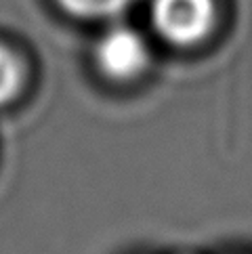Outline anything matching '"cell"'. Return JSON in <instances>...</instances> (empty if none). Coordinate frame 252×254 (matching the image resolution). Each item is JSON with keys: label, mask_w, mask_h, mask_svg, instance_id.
<instances>
[{"label": "cell", "mask_w": 252, "mask_h": 254, "mask_svg": "<svg viewBox=\"0 0 252 254\" xmlns=\"http://www.w3.org/2000/svg\"><path fill=\"white\" fill-rule=\"evenodd\" d=\"M95 63L97 69L112 82H137L151 65V49L137 30L116 25L97 40Z\"/></svg>", "instance_id": "cell-2"}, {"label": "cell", "mask_w": 252, "mask_h": 254, "mask_svg": "<svg viewBox=\"0 0 252 254\" xmlns=\"http://www.w3.org/2000/svg\"><path fill=\"white\" fill-rule=\"evenodd\" d=\"M25 71L19 57L6 47H0V107L13 103L23 88Z\"/></svg>", "instance_id": "cell-3"}, {"label": "cell", "mask_w": 252, "mask_h": 254, "mask_svg": "<svg viewBox=\"0 0 252 254\" xmlns=\"http://www.w3.org/2000/svg\"><path fill=\"white\" fill-rule=\"evenodd\" d=\"M151 25L160 40L175 49H195L217 28L214 0H151Z\"/></svg>", "instance_id": "cell-1"}, {"label": "cell", "mask_w": 252, "mask_h": 254, "mask_svg": "<svg viewBox=\"0 0 252 254\" xmlns=\"http://www.w3.org/2000/svg\"><path fill=\"white\" fill-rule=\"evenodd\" d=\"M78 19H107L124 13L134 0H57Z\"/></svg>", "instance_id": "cell-4"}]
</instances>
